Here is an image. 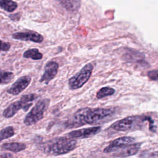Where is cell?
<instances>
[{
  "instance_id": "cell-10",
  "label": "cell",
  "mask_w": 158,
  "mask_h": 158,
  "mask_svg": "<svg viewBox=\"0 0 158 158\" xmlns=\"http://www.w3.org/2000/svg\"><path fill=\"white\" fill-rule=\"evenodd\" d=\"M59 69V64L54 61L48 62L44 67V72L40 79V82L44 84H48L57 75Z\"/></svg>"
},
{
  "instance_id": "cell-7",
  "label": "cell",
  "mask_w": 158,
  "mask_h": 158,
  "mask_svg": "<svg viewBox=\"0 0 158 158\" xmlns=\"http://www.w3.org/2000/svg\"><path fill=\"white\" fill-rule=\"evenodd\" d=\"M135 138L131 136H122L110 141L109 144L103 149L106 154L117 152L128 144L134 142Z\"/></svg>"
},
{
  "instance_id": "cell-17",
  "label": "cell",
  "mask_w": 158,
  "mask_h": 158,
  "mask_svg": "<svg viewBox=\"0 0 158 158\" xmlns=\"http://www.w3.org/2000/svg\"><path fill=\"white\" fill-rule=\"evenodd\" d=\"M115 92V90L110 86H105L101 88L96 93V98L98 99H102L106 96L113 95Z\"/></svg>"
},
{
  "instance_id": "cell-5",
  "label": "cell",
  "mask_w": 158,
  "mask_h": 158,
  "mask_svg": "<svg viewBox=\"0 0 158 158\" xmlns=\"http://www.w3.org/2000/svg\"><path fill=\"white\" fill-rule=\"evenodd\" d=\"M50 99L48 98L38 101L25 116L23 123L27 126H31L43 119L44 113L48 109Z\"/></svg>"
},
{
  "instance_id": "cell-11",
  "label": "cell",
  "mask_w": 158,
  "mask_h": 158,
  "mask_svg": "<svg viewBox=\"0 0 158 158\" xmlns=\"http://www.w3.org/2000/svg\"><path fill=\"white\" fill-rule=\"evenodd\" d=\"M12 38L15 40L22 41H30L34 43H40L43 41V36L35 31H27L17 32L12 35Z\"/></svg>"
},
{
  "instance_id": "cell-8",
  "label": "cell",
  "mask_w": 158,
  "mask_h": 158,
  "mask_svg": "<svg viewBox=\"0 0 158 158\" xmlns=\"http://www.w3.org/2000/svg\"><path fill=\"white\" fill-rule=\"evenodd\" d=\"M101 130V127H91L70 131L68 137L72 139H84L97 135Z\"/></svg>"
},
{
  "instance_id": "cell-13",
  "label": "cell",
  "mask_w": 158,
  "mask_h": 158,
  "mask_svg": "<svg viewBox=\"0 0 158 158\" xmlns=\"http://www.w3.org/2000/svg\"><path fill=\"white\" fill-rule=\"evenodd\" d=\"M27 148L25 144L18 142H12L4 143L2 146V149L12 151L13 152H19L23 151Z\"/></svg>"
},
{
  "instance_id": "cell-4",
  "label": "cell",
  "mask_w": 158,
  "mask_h": 158,
  "mask_svg": "<svg viewBox=\"0 0 158 158\" xmlns=\"http://www.w3.org/2000/svg\"><path fill=\"white\" fill-rule=\"evenodd\" d=\"M36 98L35 94H28L23 95L20 99L10 104L2 112V115L5 118H11L20 109L26 112L32 106V101Z\"/></svg>"
},
{
  "instance_id": "cell-20",
  "label": "cell",
  "mask_w": 158,
  "mask_h": 158,
  "mask_svg": "<svg viewBox=\"0 0 158 158\" xmlns=\"http://www.w3.org/2000/svg\"><path fill=\"white\" fill-rule=\"evenodd\" d=\"M148 77L149 78L150 80L153 81H157L158 80V71L157 70H150L148 72Z\"/></svg>"
},
{
  "instance_id": "cell-9",
  "label": "cell",
  "mask_w": 158,
  "mask_h": 158,
  "mask_svg": "<svg viewBox=\"0 0 158 158\" xmlns=\"http://www.w3.org/2000/svg\"><path fill=\"white\" fill-rule=\"evenodd\" d=\"M31 78L30 76H22L18 78L7 90V93L16 96L22 93L30 85Z\"/></svg>"
},
{
  "instance_id": "cell-16",
  "label": "cell",
  "mask_w": 158,
  "mask_h": 158,
  "mask_svg": "<svg viewBox=\"0 0 158 158\" xmlns=\"http://www.w3.org/2000/svg\"><path fill=\"white\" fill-rule=\"evenodd\" d=\"M0 7L6 11L11 12L17 8V4L12 0H0Z\"/></svg>"
},
{
  "instance_id": "cell-3",
  "label": "cell",
  "mask_w": 158,
  "mask_h": 158,
  "mask_svg": "<svg viewBox=\"0 0 158 158\" xmlns=\"http://www.w3.org/2000/svg\"><path fill=\"white\" fill-rule=\"evenodd\" d=\"M149 122V130L156 132L157 126L154 120L148 115H131L115 122L110 125V128L118 131H127L140 129L142 123Z\"/></svg>"
},
{
  "instance_id": "cell-12",
  "label": "cell",
  "mask_w": 158,
  "mask_h": 158,
  "mask_svg": "<svg viewBox=\"0 0 158 158\" xmlns=\"http://www.w3.org/2000/svg\"><path fill=\"white\" fill-rule=\"evenodd\" d=\"M141 143H136L133 144H130L120 149L119 152L115 154L118 157H128L136 154L141 147Z\"/></svg>"
},
{
  "instance_id": "cell-18",
  "label": "cell",
  "mask_w": 158,
  "mask_h": 158,
  "mask_svg": "<svg viewBox=\"0 0 158 158\" xmlns=\"http://www.w3.org/2000/svg\"><path fill=\"white\" fill-rule=\"evenodd\" d=\"M15 135L13 127L8 126L0 131V143L1 141L11 138Z\"/></svg>"
},
{
  "instance_id": "cell-2",
  "label": "cell",
  "mask_w": 158,
  "mask_h": 158,
  "mask_svg": "<svg viewBox=\"0 0 158 158\" xmlns=\"http://www.w3.org/2000/svg\"><path fill=\"white\" fill-rule=\"evenodd\" d=\"M76 145L77 141L75 139L62 136L43 143L40 149L45 154L59 156L71 152L76 148Z\"/></svg>"
},
{
  "instance_id": "cell-19",
  "label": "cell",
  "mask_w": 158,
  "mask_h": 158,
  "mask_svg": "<svg viewBox=\"0 0 158 158\" xmlns=\"http://www.w3.org/2000/svg\"><path fill=\"white\" fill-rule=\"evenodd\" d=\"M14 78V73L11 72L0 70V85L7 84Z\"/></svg>"
},
{
  "instance_id": "cell-6",
  "label": "cell",
  "mask_w": 158,
  "mask_h": 158,
  "mask_svg": "<svg viewBox=\"0 0 158 158\" xmlns=\"http://www.w3.org/2000/svg\"><path fill=\"white\" fill-rule=\"evenodd\" d=\"M93 70V65L91 63L86 64L78 72L70 77L68 80L70 89L75 90L81 88L90 78Z\"/></svg>"
},
{
  "instance_id": "cell-22",
  "label": "cell",
  "mask_w": 158,
  "mask_h": 158,
  "mask_svg": "<svg viewBox=\"0 0 158 158\" xmlns=\"http://www.w3.org/2000/svg\"><path fill=\"white\" fill-rule=\"evenodd\" d=\"M0 158H14V157L10 153H4L0 154Z\"/></svg>"
},
{
  "instance_id": "cell-21",
  "label": "cell",
  "mask_w": 158,
  "mask_h": 158,
  "mask_svg": "<svg viewBox=\"0 0 158 158\" xmlns=\"http://www.w3.org/2000/svg\"><path fill=\"white\" fill-rule=\"evenodd\" d=\"M10 48V44L0 40V51H7Z\"/></svg>"
},
{
  "instance_id": "cell-15",
  "label": "cell",
  "mask_w": 158,
  "mask_h": 158,
  "mask_svg": "<svg viewBox=\"0 0 158 158\" xmlns=\"http://www.w3.org/2000/svg\"><path fill=\"white\" fill-rule=\"evenodd\" d=\"M23 57L31 59L33 60H40L43 58V54L36 48L30 49L24 52Z\"/></svg>"
},
{
  "instance_id": "cell-14",
  "label": "cell",
  "mask_w": 158,
  "mask_h": 158,
  "mask_svg": "<svg viewBox=\"0 0 158 158\" xmlns=\"http://www.w3.org/2000/svg\"><path fill=\"white\" fill-rule=\"evenodd\" d=\"M60 4L68 10L76 11L81 5V0H59Z\"/></svg>"
},
{
  "instance_id": "cell-1",
  "label": "cell",
  "mask_w": 158,
  "mask_h": 158,
  "mask_svg": "<svg viewBox=\"0 0 158 158\" xmlns=\"http://www.w3.org/2000/svg\"><path fill=\"white\" fill-rule=\"evenodd\" d=\"M114 112V109L83 107L77 110L65 122V125L67 128H73L85 125H93L112 115Z\"/></svg>"
}]
</instances>
